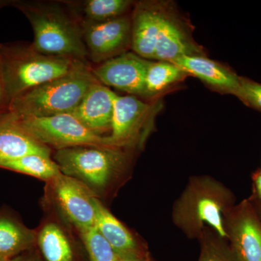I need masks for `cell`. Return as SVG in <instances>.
Segmentation results:
<instances>
[{"instance_id": "cell-1", "label": "cell", "mask_w": 261, "mask_h": 261, "mask_svg": "<svg viewBox=\"0 0 261 261\" xmlns=\"http://www.w3.org/2000/svg\"><path fill=\"white\" fill-rule=\"evenodd\" d=\"M232 202L231 192L216 178L192 176L173 203V224L190 239L198 240L208 227L227 240L224 219Z\"/></svg>"}, {"instance_id": "cell-2", "label": "cell", "mask_w": 261, "mask_h": 261, "mask_svg": "<svg viewBox=\"0 0 261 261\" xmlns=\"http://www.w3.org/2000/svg\"><path fill=\"white\" fill-rule=\"evenodd\" d=\"M86 66V61L75 58L43 54L32 44H0V68L10 104L34 87Z\"/></svg>"}, {"instance_id": "cell-3", "label": "cell", "mask_w": 261, "mask_h": 261, "mask_svg": "<svg viewBox=\"0 0 261 261\" xmlns=\"http://www.w3.org/2000/svg\"><path fill=\"white\" fill-rule=\"evenodd\" d=\"M32 25V47L43 54L69 57L86 61L88 56L82 25L63 7L54 3L14 0Z\"/></svg>"}, {"instance_id": "cell-4", "label": "cell", "mask_w": 261, "mask_h": 261, "mask_svg": "<svg viewBox=\"0 0 261 261\" xmlns=\"http://www.w3.org/2000/svg\"><path fill=\"white\" fill-rule=\"evenodd\" d=\"M97 82L87 65L22 94L10 102L8 111L19 117L72 113Z\"/></svg>"}, {"instance_id": "cell-5", "label": "cell", "mask_w": 261, "mask_h": 261, "mask_svg": "<svg viewBox=\"0 0 261 261\" xmlns=\"http://www.w3.org/2000/svg\"><path fill=\"white\" fill-rule=\"evenodd\" d=\"M54 159L62 173L83 182L97 196L116 180L124 163L119 148L92 146L57 150Z\"/></svg>"}, {"instance_id": "cell-6", "label": "cell", "mask_w": 261, "mask_h": 261, "mask_svg": "<svg viewBox=\"0 0 261 261\" xmlns=\"http://www.w3.org/2000/svg\"><path fill=\"white\" fill-rule=\"evenodd\" d=\"M36 230L35 249L42 261H89L80 233L49 201Z\"/></svg>"}, {"instance_id": "cell-7", "label": "cell", "mask_w": 261, "mask_h": 261, "mask_svg": "<svg viewBox=\"0 0 261 261\" xmlns=\"http://www.w3.org/2000/svg\"><path fill=\"white\" fill-rule=\"evenodd\" d=\"M18 118L29 135L50 149L60 150L80 146L112 147L108 145L106 137L91 132L72 113Z\"/></svg>"}, {"instance_id": "cell-8", "label": "cell", "mask_w": 261, "mask_h": 261, "mask_svg": "<svg viewBox=\"0 0 261 261\" xmlns=\"http://www.w3.org/2000/svg\"><path fill=\"white\" fill-rule=\"evenodd\" d=\"M44 198L81 232L94 227L98 196L83 182L61 173L46 182Z\"/></svg>"}, {"instance_id": "cell-9", "label": "cell", "mask_w": 261, "mask_h": 261, "mask_svg": "<svg viewBox=\"0 0 261 261\" xmlns=\"http://www.w3.org/2000/svg\"><path fill=\"white\" fill-rule=\"evenodd\" d=\"M82 28L88 57L94 63L120 56L132 44V21L127 17L102 22L84 21Z\"/></svg>"}, {"instance_id": "cell-10", "label": "cell", "mask_w": 261, "mask_h": 261, "mask_svg": "<svg viewBox=\"0 0 261 261\" xmlns=\"http://www.w3.org/2000/svg\"><path fill=\"white\" fill-rule=\"evenodd\" d=\"M149 61L132 53H123L92 69L98 82L130 94H145Z\"/></svg>"}, {"instance_id": "cell-11", "label": "cell", "mask_w": 261, "mask_h": 261, "mask_svg": "<svg viewBox=\"0 0 261 261\" xmlns=\"http://www.w3.org/2000/svg\"><path fill=\"white\" fill-rule=\"evenodd\" d=\"M149 106L132 96L116 94L108 145L116 148L132 145L138 137Z\"/></svg>"}, {"instance_id": "cell-12", "label": "cell", "mask_w": 261, "mask_h": 261, "mask_svg": "<svg viewBox=\"0 0 261 261\" xmlns=\"http://www.w3.org/2000/svg\"><path fill=\"white\" fill-rule=\"evenodd\" d=\"M227 241L242 261H261V224L250 211H228L225 216Z\"/></svg>"}, {"instance_id": "cell-13", "label": "cell", "mask_w": 261, "mask_h": 261, "mask_svg": "<svg viewBox=\"0 0 261 261\" xmlns=\"http://www.w3.org/2000/svg\"><path fill=\"white\" fill-rule=\"evenodd\" d=\"M116 94L102 84L96 82L72 114L91 132L106 137L103 134L111 129Z\"/></svg>"}, {"instance_id": "cell-14", "label": "cell", "mask_w": 261, "mask_h": 261, "mask_svg": "<svg viewBox=\"0 0 261 261\" xmlns=\"http://www.w3.org/2000/svg\"><path fill=\"white\" fill-rule=\"evenodd\" d=\"M95 213L94 227L118 256H151L145 244L136 238L98 198L95 201Z\"/></svg>"}, {"instance_id": "cell-15", "label": "cell", "mask_w": 261, "mask_h": 261, "mask_svg": "<svg viewBox=\"0 0 261 261\" xmlns=\"http://www.w3.org/2000/svg\"><path fill=\"white\" fill-rule=\"evenodd\" d=\"M30 154L50 156L51 149L36 140L10 111L0 114V163Z\"/></svg>"}, {"instance_id": "cell-16", "label": "cell", "mask_w": 261, "mask_h": 261, "mask_svg": "<svg viewBox=\"0 0 261 261\" xmlns=\"http://www.w3.org/2000/svg\"><path fill=\"white\" fill-rule=\"evenodd\" d=\"M164 14L146 4L137 5L132 20V46L137 56L153 59Z\"/></svg>"}, {"instance_id": "cell-17", "label": "cell", "mask_w": 261, "mask_h": 261, "mask_svg": "<svg viewBox=\"0 0 261 261\" xmlns=\"http://www.w3.org/2000/svg\"><path fill=\"white\" fill-rule=\"evenodd\" d=\"M185 73H191L207 84L234 94L240 78L218 63L197 56H185L173 62Z\"/></svg>"}, {"instance_id": "cell-18", "label": "cell", "mask_w": 261, "mask_h": 261, "mask_svg": "<svg viewBox=\"0 0 261 261\" xmlns=\"http://www.w3.org/2000/svg\"><path fill=\"white\" fill-rule=\"evenodd\" d=\"M190 44L179 27L164 15L158 36L153 59L173 63L185 56H192Z\"/></svg>"}, {"instance_id": "cell-19", "label": "cell", "mask_w": 261, "mask_h": 261, "mask_svg": "<svg viewBox=\"0 0 261 261\" xmlns=\"http://www.w3.org/2000/svg\"><path fill=\"white\" fill-rule=\"evenodd\" d=\"M36 230L30 229L16 220L0 216V254L12 258L35 247Z\"/></svg>"}, {"instance_id": "cell-20", "label": "cell", "mask_w": 261, "mask_h": 261, "mask_svg": "<svg viewBox=\"0 0 261 261\" xmlns=\"http://www.w3.org/2000/svg\"><path fill=\"white\" fill-rule=\"evenodd\" d=\"M0 168L32 176L44 181L61 174V171L50 156L30 154L18 159L0 163Z\"/></svg>"}, {"instance_id": "cell-21", "label": "cell", "mask_w": 261, "mask_h": 261, "mask_svg": "<svg viewBox=\"0 0 261 261\" xmlns=\"http://www.w3.org/2000/svg\"><path fill=\"white\" fill-rule=\"evenodd\" d=\"M185 72L172 63L149 62L145 75V94L157 93L181 80Z\"/></svg>"}, {"instance_id": "cell-22", "label": "cell", "mask_w": 261, "mask_h": 261, "mask_svg": "<svg viewBox=\"0 0 261 261\" xmlns=\"http://www.w3.org/2000/svg\"><path fill=\"white\" fill-rule=\"evenodd\" d=\"M200 254L198 261H242L227 240L205 227L198 239Z\"/></svg>"}, {"instance_id": "cell-23", "label": "cell", "mask_w": 261, "mask_h": 261, "mask_svg": "<svg viewBox=\"0 0 261 261\" xmlns=\"http://www.w3.org/2000/svg\"><path fill=\"white\" fill-rule=\"evenodd\" d=\"M132 5L128 0H89L84 2V21L102 22L119 18Z\"/></svg>"}, {"instance_id": "cell-24", "label": "cell", "mask_w": 261, "mask_h": 261, "mask_svg": "<svg viewBox=\"0 0 261 261\" xmlns=\"http://www.w3.org/2000/svg\"><path fill=\"white\" fill-rule=\"evenodd\" d=\"M79 233L89 261H118L116 252L94 226Z\"/></svg>"}, {"instance_id": "cell-25", "label": "cell", "mask_w": 261, "mask_h": 261, "mask_svg": "<svg viewBox=\"0 0 261 261\" xmlns=\"http://www.w3.org/2000/svg\"><path fill=\"white\" fill-rule=\"evenodd\" d=\"M234 94L249 106L261 110V84L240 79V87Z\"/></svg>"}, {"instance_id": "cell-26", "label": "cell", "mask_w": 261, "mask_h": 261, "mask_svg": "<svg viewBox=\"0 0 261 261\" xmlns=\"http://www.w3.org/2000/svg\"><path fill=\"white\" fill-rule=\"evenodd\" d=\"M9 106L10 102L5 92L4 82H3L1 68H0V114L8 111Z\"/></svg>"}, {"instance_id": "cell-27", "label": "cell", "mask_w": 261, "mask_h": 261, "mask_svg": "<svg viewBox=\"0 0 261 261\" xmlns=\"http://www.w3.org/2000/svg\"><path fill=\"white\" fill-rule=\"evenodd\" d=\"M118 261H154L152 255L149 257L118 256Z\"/></svg>"}, {"instance_id": "cell-28", "label": "cell", "mask_w": 261, "mask_h": 261, "mask_svg": "<svg viewBox=\"0 0 261 261\" xmlns=\"http://www.w3.org/2000/svg\"><path fill=\"white\" fill-rule=\"evenodd\" d=\"M29 255H30L29 257L23 259H23H18V260H14V261H42L37 250H36L35 247L32 249V250H30V254Z\"/></svg>"}, {"instance_id": "cell-29", "label": "cell", "mask_w": 261, "mask_h": 261, "mask_svg": "<svg viewBox=\"0 0 261 261\" xmlns=\"http://www.w3.org/2000/svg\"><path fill=\"white\" fill-rule=\"evenodd\" d=\"M255 187H256L257 195H258L259 198L261 200V171L257 175L255 180Z\"/></svg>"}, {"instance_id": "cell-30", "label": "cell", "mask_w": 261, "mask_h": 261, "mask_svg": "<svg viewBox=\"0 0 261 261\" xmlns=\"http://www.w3.org/2000/svg\"><path fill=\"white\" fill-rule=\"evenodd\" d=\"M14 0H0V9L6 6L13 5Z\"/></svg>"}, {"instance_id": "cell-31", "label": "cell", "mask_w": 261, "mask_h": 261, "mask_svg": "<svg viewBox=\"0 0 261 261\" xmlns=\"http://www.w3.org/2000/svg\"><path fill=\"white\" fill-rule=\"evenodd\" d=\"M0 261H14L12 258H10V257L5 256V255H1L0 254Z\"/></svg>"}]
</instances>
